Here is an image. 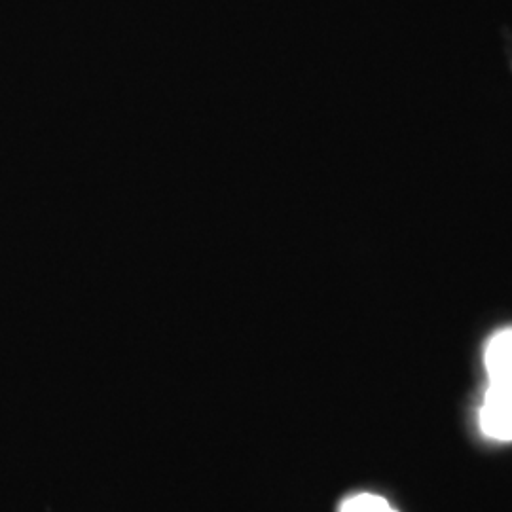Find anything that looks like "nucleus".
<instances>
[{
	"label": "nucleus",
	"mask_w": 512,
	"mask_h": 512,
	"mask_svg": "<svg viewBox=\"0 0 512 512\" xmlns=\"http://www.w3.org/2000/svg\"><path fill=\"white\" fill-rule=\"evenodd\" d=\"M486 370L492 384L512 385V329L501 330L488 344Z\"/></svg>",
	"instance_id": "nucleus-2"
},
{
	"label": "nucleus",
	"mask_w": 512,
	"mask_h": 512,
	"mask_svg": "<svg viewBox=\"0 0 512 512\" xmlns=\"http://www.w3.org/2000/svg\"><path fill=\"white\" fill-rule=\"evenodd\" d=\"M395 512H397V511H395Z\"/></svg>",
	"instance_id": "nucleus-4"
},
{
	"label": "nucleus",
	"mask_w": 512,
	"mask_h": 512,
	"mask_svg": "<svg viewBox=\"0 0 512 512\" xmlns=\"http://www.w3.org/2000/svg\"><path fill=\"white\" fill-rule=\"evenodd\" d=\"M482 431L495 440H512V385H490L482 412Z\"/></svg>",
	"instance_id": "nucleus-1"
},
{
	"label": "nucleus",
	"mask_w": 512,
	"mask_h": 512,
	"mask_svg": "<svg viewBox=\"0 0 512 512\" xmlns=\"http://www.w3.org/2000/svg\"><path fill=\"white\" fill-rule=\"evenodd\" d=\"M340 512H395L380 495L361 494L344 501Z\"/></svg>",
	"instance_id": "nucleus-3"
}]
</instances>
